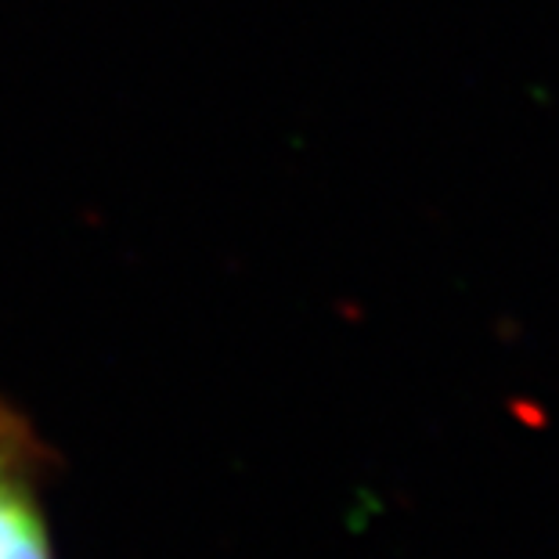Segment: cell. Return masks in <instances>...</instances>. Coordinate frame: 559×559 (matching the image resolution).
Listing matches in <instances>:
<instances>
[{
  "instance_id": "obj_1",
  "label": "cell",
  "mask_w": 559,
  "mask_h": 559,
  "mask_svg": "<svg viewBox=\"0 0 559 559\" xmlns=\"http://www.w3.org/2000/svg\"><path fill=\"white\" fill-rule=\"evenodd\" d=\"M51 462L33 423L0 401V559H55L47 516Z\"/></svg>"
}]
</instances>
